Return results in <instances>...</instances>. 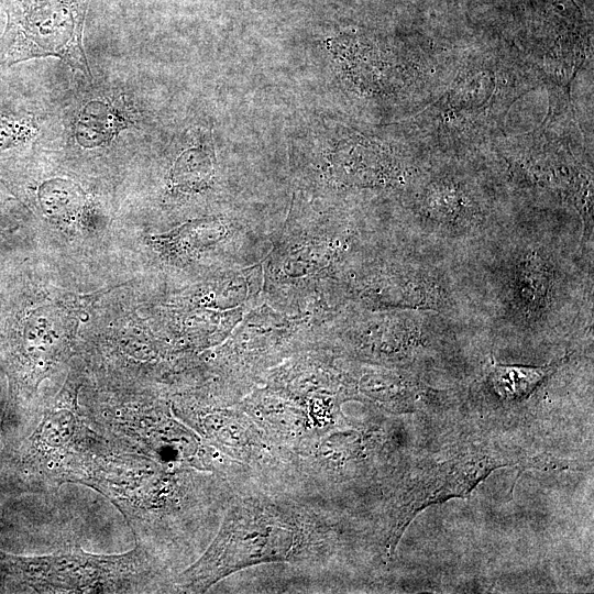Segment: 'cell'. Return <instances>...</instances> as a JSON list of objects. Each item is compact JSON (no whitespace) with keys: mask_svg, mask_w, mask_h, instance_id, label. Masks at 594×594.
I'll list each match as a JSON object with an SVG mask.
<instances>
[{"mask_svg":"<svg viewBox=\"0 0 594 594\" xmlns=\"http://www.w3.org/2000/svg\"><path fill=\"white\" fill-rule=\"evenodd\" d=\"M90 0H0L7 25L0 36V67L55 56L89 80L82 29Z\"/></svg>","mask_w":594,"mask_h":594,"instance_id":"6da1fadb","label":"cell"},{"mask_svg":"<svg viewBox=\"0 0 594 594\" xmlns=\"http://www.w3.org/2000/svg\"><path fill=\"white\" fill-rule=\"evenodd\" d=\"M495 468V462L488 457H472L457 460L424 476L420 485L413 493L408 506V518L414 512L433 501L443 499L468 492L480 479Z\"/></svg>","mask_w":594,"mask_h":594,"instance_id":"7a4b0ae2","label":"cell"},{"mask_svg":"<svg viewBox=\"0 0 594 594\" xmlns=\"http://www.w3.org/2000/svg\"><path fill=\"white\" fill-rule=\"evenodd\" d=\"M548 373L546 367L495 366L491 382L495 392L506 399L527 396Z\"/></svg>","mask_w":594,"mask_h":594,"instance_id":"3957f363","label":"cell"},{"mask_svg":"<svg viewBox=\"0 0 594 594\" xmlns=\"http://www.w3.org/2000/svg\"><path fill=\"white\" fill-rule=\"evenodd\" d=\"M30 128L23 120L0 117V151L14 146L29 135Z\"/></svg>","mask_w":594,"mask_h":594,"instance_id":"277c9868","label":"cell"}]
</instances>
